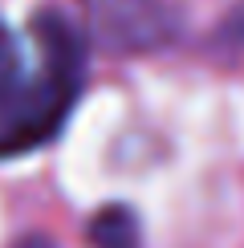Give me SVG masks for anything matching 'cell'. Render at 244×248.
<instances>
[{
  "label": "cell",
  "instance_id": "1",
  "mask_svg": "<svg viewBox=\"0 0 244 248\" xmlns=\"http://www.w3.org/2000/svg\"><path fill=\"white\" fill-rule=\"evenodd\" d=\"M86 86V37L57 8L25 29L0 20V159L37 151L65 126Z\"/></svg>",
  "mask_w": 244,
  "mask_h": 248
},
{
  "label": "cell",
  "instance_id": "2",
  "mask_svg": "<svg viewBox=\"0 0 244 248\" xmlns=\"http://www.w3.org/2000/svg\"><path fill=\"white\" fill-rule=\"evenodd\" d=\"M90 41L114 57L167 53L183 37V8L175 0H81Z\"/></svg>",
  "mask_w": 244,
  "mask_h": 248
},
{
  "label": "cell",
  "instance_id": "3",
  "mask_svg": "<svg viewBox=\"0 0 244 248\" xmlns=\"http://www.w3.org/2000/svg\"><path fill=\"white\" fill-rule=\"evenodd\" d=\"M90 244L94 248H142V224L135 208L126 203H106L90 220Z\"/></svg>",
  "mask_w": 244,
  "mask_h": 248
},
{
  "label": "cell",
  "instance_id": "4",
  "mask_svg": "<svg viewBox=\"0 0 244 248\" xmlns=\"http://www.w3.org/2000/svg\"><path fill=\"white\" fill-rule=\"evenodd\" d=\"M216 45H220V49L228 45V53L244 49V8H236V13L228 16V25H220V33H216Z\"/></svg>",
  "mask_w": 244,
  "mask_h": 248
},
{
  "label": "cell",
  "instance_id": "5",
  "mask_svg": "<svg viewBox=\"0 0 244 248\" xmlns=\"http://www.w3.org/2000/svg\"><path fill=\"white\" fill-rule=\"evenodd\" d=\"M13 248H57V240L53 236H41V232H29V236H20Z\"/></svg>",
  "mask_w": 244,
  "mask_h": 248
}]
</instances>
